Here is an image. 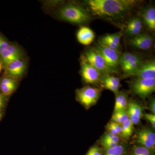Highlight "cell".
<instances>
[{
	"label": "cell",
	"mask_w": 155,
	"mask_h": 155,
	"mask_svg": "<svg viewBox=\"0 0 155 155\" xmlns=\"http://www.w3.org/2000/svg\"><path fill=\"white\" fill-rule=\"evenodd\" d=\"M140 2L137 0H85L83 4L91 15L116 22L127 17Z\"/></svg>",
	"instance_id": "cell-1"
},
{
	"label": "cell",
	"mask_w": 155,
	"mask_h": 155,
	"mask_svg": "<svg viewBox=\"0 0 155 155\" xmlns=\"http://www.w3.org/2000/svg\"><path fill=\"white\" fill-rule=\"evenodd\" d=\"M60 19L67 22L82 25L90 21L91 15L83 7L73 3L62 6L58 11Z\"/></svg>",
	"instance_id": "cell-2"
},
{
	"label": "cell",
	"mask_w": 155,
	"mask_h": 155,
	"mask_svg": "<svg viewBox=\"0 0 155 155\" xmlns=\"http://www.w3.org/2000/svg\"><path fill=\"white\" fill-rule=\"evenodd\" d=\"M143 61L139 55L125 52L120 56L119 65L124 75L130 76L133 75Z\"/></svg>",
	"instance_id": "cell-3"
},
{
	"label": "cell",
	"mask_w": 155,
	"mask_h": 155,
	"mask_svg": "<svg viewBox=\"0 0 155 155\" xmlns=\"http://www.w3.org/2000/svg\"><path fill=\"white\" fill-rule=\"evenodd\" d=\"M101 90L96 87L87 86L77 90L76 98L81 104L86 109L94 105L97 101Z\"/></svg>",
	"instance_id": "cell-4"
},
{
	"label": "cell",
	"mask_w": 155,
	"mask_h": 155,
	"mask_svg": "<svg viewBox=\"0 0 155 155\" xmlns=\"http://www.w3.org/2000/svg\"><path fill=\"white\" fill-rule=\"evenodd\" d=\"M83 59L97 69L102 75H110L113 73L108 68L104 60L94 48L88 49L81 56Z\"/></svg>",
	"instance_id": "cell-5"
},
{
	"label": "cell",
	"mask_w": 155,
	"mask_h": 155,
	"mask_svg": "<svg viewBox=\"0 0 155 155\" xmlns=\"http://www.w3.org/2000/svg\"><path fill=\"white\" fill-rule=\"evenodd\" d=\"M132 92L144 100L155 91V79H146L136 78L130 84Z\"/></svg>",
	"instance_id": "cell-6"
},
{
	"label": "cell",
	"mask_w": 155,
	"mask_h": 155,
	"mask_svg": "<svg viewBox=\"0 0 155 155\" xmlns=\"http://www.w3.org/2000/svg\"><path fill=\"white\" fill-rule=\"evenodd\" d=\"M104 60L108 68L113 73H116L118 70L120 60V52L111 49L98 44L95 48Z\"/></svg>",
	"instance_id": "cell-7"
},
{
	"label": "cell",
	"mask_w": 155,
	"mask_h": 155,
	"mask_svg": "<svg viewBox=\"0 0 155 155\" xmlns=\"http://www.w3.org/2000/svg\"><path fill=\"white\" fill-rule=\"evenodd\" d=\"M81 74L84 82L94 84L100 82L102 75L92 65L81 59Z\"/></svg>",
	"instance_id": "cell-8"
},
{
	"label": "cell",
	"mask_w": 155,
	"mask_h": 155,
	"mask_svg": "<svg viewBox=\"0 0 155 155\" xmlns=\"http://www.w3.org/2000/svg\"><path fill=\"white\" fill-rule=\"evenodd\" d=\"M23 55V51L18 46L11 43L0 54V61L3 67L12 61L22 59Z\"/></svg>",
	"instance_id": "cell-9"
},
{
	"label": "cell",
	"mask_w": 155,
	"mask_h": 155,
	"mask_svg": "<svg viewBox=\"0 0 155 155\" xmlns=\"http://www.w3.org/2000/svg\"><path fill=\"white\" fill-rule=\"evenodd\" d=\"M3 67L5 69V76L17 79L25 73L26 64L22 58L12 61Z\"/></svg>",
	"instance_id": "cell-10"
},
{
	"label": "cell",
	"mask_w": 155,
	"mask_h": 155,
	"mask_svg": "<svg viewBox=\"0 0 155 155\" xmlns=\"http://www.w3.org/2000/svg\"><path fill=\"white\" fill-rule=\"evenodd\" d=\"M135 138L136 141L140 146L154 150L155 134L149 128H143L139 130Z\"/></svg>",
	"instance_id": "cell-11"
},
{
	"label": "cell",
	"mask_w": 155,
	"mask_h": 155,
	"mask_svg": "<svg viewBox=\"0 0 155 155\" xmlns=\"http://www.w3.org/2000/svg\"><path fill=\"white\" fill-rule=\"evenodd\" d=\"M136 78L151 79L155 78L154 59L143 61L137 71L134 74Z\"/></svg>",
	"instance_id": "cell-12"
},
{
	"label": "cell",
	"mask_w": 155,
	"mask_h": 155,
	"mask_svg": "<svg viewBox=\"0 0 155 155\" xmlns=\"http://www.w3.org/2000/svg\"><path fill=\"white\" fill-rule=\"evenodd\" d=\"M129 44L134 48L142 50L149 49L153 41V37L147 34L140 33L128 40Z\"/></svg>",
	"instance_id": "cell-13"
},
{
	"label": "cell",
	"mask_w": 155,
	"mask_h": 155,
	"mask_svg": "<svg viewBox=\"0 0 155 155\" xmlns=\"http://www.w3.org/2000/svg\"><path fill=\"white\" fill-rule=\"evenodd\" d=\"M129 119L133 125L138 124L143 116V108L138 103L132 101L128 103L127 108Z\"/></svg>",
	"instance_id": "cell-14"
},
{
	"label": "cell",
	"mask_w": 155,
	"mask_h": 155,
	"mask_svg": "<svg viewBox=\"0 0 155 155\" xmlns=\"http://www.w3.org/2000/svg\"><path fill=\"white\" fill-rule=\"evenodd\" d=\"M143 22L142 19L139 17L131 18L125 26V33L132 38L141 33L143 28Z\"/></svg>",
	"instance_id": "cell-15"
},
{
	"label": "cell",
	"mask_w": 155,
	"mask_h": 155,
	"mask_svg": "<svg viewBox=\"0 0 155 155\" xmlns=\"http://www.w3.org/2000/svg\"><path fill=\"white\" fill-rule=\"evenodd\" d=\"M140 16L143 22L151 31L155 30V9L153 6H148L143 8L140 12Z\"/></svg>",
	"instance_id": "cell-16"
},
{
	"label": "cell",
	"mask_w": 155,
	"mask_h": 155,
	"mask_svg": "<svg viewBox=\"0 0 155 155\" xmlns=\"http://www.w3.org/2000/svg\"><path fill=\"white\" fill-rule=\"evenodd\" d=\"M100 82L103 87L113 91L115 94L119 92L120 82L118 78L110 75H103Z\"/></svg>",
	"instance_id": "cell-17"
},
{
	"label": "cell",
	"mask_w": 155,
	"mask_h": 155,
	"mask_svg": "<svg viewBox=\"0 0 155 155\" xmlns=\"http://www.w3.org/2000/svg\"><path fill=\"white\" fill-rule=\"evenodd\" d=\"M94 33L91 28L82 26L79 28L77 33L78 41L81 44L89 45L94 40Z\"/></svg>",
	"instance_id": "cell-18"
},
{
	"label": "cell",
	"mask_w": 155,
	"mask_h": 155,
	"mask_svg": "<svg viewBox=\"0 0 155 155\" xmlns=\"http://www.w3.org/2000/svg\"><path fill=\"white\" fill-rule=\"evenodd\" d=\"M133 124L128 119L121 125V133L120 135L125 140L128 139L133 133Z\"/></svg>",
	"instance_id": "cell-19"
},
{
	"label": "cell",
	"mask_w": 155,
	"mask_h": 155,
	"mask_svg": "<svg viewBox=\"0 0 155 155\" xmlns=\"http://www.w3.org/2000/svg\"><path fill=\"white\" fill-rule=\"evenodd\" d=\"M131 155H153V150L142 146H135L132 149Z\"/></svg>",
	"instance_id": "cell-20"
},
{
	"label": "cell",
	"mask_w": 155,
	"mask_h": 155,
	"mask_svg": "<svg viewBox=\"0 0 155 155\" xmlns=\"http://www.w3.org/2000/svg\"><path fill=\"white\" fill-rule=\"evenodd\" d=\"M125 153L124 147L118 144L116 147L105 150V155H124Z\"/></svg>",
	"instance_id": "cell-21"
},
{
	"label": "cell",
	"mask_w": 155,
	"mask_h": 155,
	"mask_svg": "<svg viewBox=\"0 0 155 155\" xmlns=\"http://www.w3.org/2000/svg\"><path fill=\"white\" fill-rule=\"evenodd\" d=\"M99 44L103 46L106 47L111 49L120 52V48L121 46L116 45L113 42L107 39L102 37L101 38L98 40Z\"/></svg>",
	"instance_id": "cell-22"
},
{
	"label": "cell",
	"mask_w": 155,
	"mask_h": 155,
	"mask_svg": "<svg viewBox=\"0 0 155 155\" xmlns=\"http://www.w3.org/2000/svg\"><path fill=\"white\" fill-rule=\"evenodd\" d=\"M17 85H9L0 84V91L1 93L5 96H8L13 93L16 89Z\"/></svg>",
	"instance_id": "cell-23"
},
{
	"label": "cell",
	"mask_w": 155,
	"mask_h": 155,
	"mask_svg": "<svg viewBox=\"0 0 155 155\" xmlns=\"http://www.w3.org/2000/svg\"><path fill=\"white\" fill-rule=\"evenodd\" d=\"M122 33L121 31L117 32V33L113 34H108L103 36L107 39L110 41L118 45L119 46H120V40L122 36Z\"/></svg>",
	"instance_id": "cell-24"
},
{
	"label": "cell",
	"mask_w": 155,
	"mask_h": 155,
	"mask_svg": "<svg viewBox=\"0 0 155 155\" xmlns=\"http://www.w3.org/2000/svg\"><path fill=\"white\" fill-rule=\"evenodd\" d=\"M11 44V43L4 35L0 33V54Z\"/></svg>",
	"instance_id": "cell-25"
},
{
	"label": "cell",
	"mask_w": 155,
	"mask_h": 155,
	"mask_svg": "<svg viewBox=\"0 0 155 155\" xmlns=\"http://www.w3.org/2000/svg\"><path fill=\"white\" fill-rule=\"evenodd\" d=\"M114 113H115L118 116L119 120V123L121 125L129 119L127 110L119 111Z\"/></svg>",
	"instance_id": "cell-26"
},
{
	"label": "cell",
	"mask_w": 155,
	"mask_h": 155,
	"mask_svg": "<svg viewBox=\"0 0 155 155\" xmlns=\"http://www.w3.org/2000/svg\"><path fill=\"white\" fill-rule=\"evenodd\" d=\"M116 95V101H115V107H114V112H116L117 111V109L122 102V100L126 96V94L123 92H118V94Z\"/></svg>",
	"instance_id": "cell-27"
},
{
	"label": "cell",
	"mask_w": 155,
	"mask_h": 155,
	"mask_svg": "<svg viewBox=\"0 0 155 155\" xmlns=\"http://www.w3.org/2000/svg\"><path fill=\"white\" fill-rule=\"evenodd\" d=\"M101 143L104 149L105 150L108 149L110 148L114 147L118 145L119 143H116L113 142L108 140L107 139L102 137L101 140Z\"/></svg>",
	"instance_id": "cell-28"
},
{
	"label": "cell",
	"mask_w": 155,
	"mask_h": 155,
	"mask_svg": "<svg viewBox=\"0 0 155 155\" xmlns=\"http://www.w3.org/2000/svg\"><path fill=\"white\" fill-rule=\"evenodd\" d=\"M103 137L107 139L110 141L117 143H119V141H120V138H119L118 136L114 135V134H112L110 132H108V133L106 134Z\"/></svg>",
	"instance_id": "cell-29"
},
{
	"label": "cell",
	"mask_w": 155,
	"mask_h": 155,
	"mask_svg": "<svg viewBox=\"0 0 155 155\" xmlns=\"http://www.w3.org/2000/svg\"><path fill=\"white\" fill-rule=\"evenodd\" d=\"M86 155H103V154L101 149L95 146L90 149Z\"/></svg>",
	"instance_id": "cell-30"
},
{
	"label": "cell",
	"mask_w": 155,
	"mask_h": 155,
	"mask_svg": "<svg viewBox=\"0 0 155 155\" xmlns=\"http://www.w3.org/2000/svg\"><path fill=\"white\" fill-rule=\"evenodd\" d=\"M146 119L150 122L152 125L153 127H155V115L153 114H145L144 115Z\"/></svg>",
	"instance_id": "cell-31"
},
{
	"label": "cell",
	"mask_w": 155,
	"mask_h": 155,
	"mask_svg": "<svg viewBox=\"0 0 155 155\" xmlns=\"http://www.w3.org/2000/svg\"><path fill=\"white\" fill-rule=\"evenodd\" d=\"M110 126L113 127V128L116 130L118 134H121V125L115 122H112L109 124Z\"/></svg>",
	"instance_id": "cell-32"
},
{
	"label": "cell",
	"mask_w": 155,
	"mask_h": 155,
	"mask_svg": "<svg viewBox=\"0 0 155 155\" xmlns=\"http://www.w3.org/2000/svg\"><path fill=\"white\" fill-rule=\"evenodd\" d=\"M149 109L151 111L152 114H155V100L154 98L152 99L151 101H150L149 105Z\"/></svg>",
	"instance_id": "cell-33"
},
{
	"label": "cell",
	"mask_w": 155,
	"mask_h": 155,
	"mask_svg": "<svg viewBox=\"0 0 155 155\" xmlns=\"http://www.w3.org/2000/svg\"><path fill=\"white\" fill-rule=\"evenodd\" d=\"M5 102V96L0 93V109L4 107Z\"/></svg>",
	"instance_id": "cell-34"
},
{
	"label": "cell",
	"mask_w": 155,
	"mask_h": 155,
	"mask_svg": "<svg viewBox=\"0 0 155 155\" xmlns=\"http://www.w3.org/2000/svg\"><path fill=\"white\" fill-rule=\"evenodd\" d=\"M107 128L108 130L110 131V133H111V134H114V135H117L118 136L119 134H118L117 133V132L114 130V128H113L112 127H111V126H110V125H109V124H108L107 125Z\"/></svg>",
	"instance_id": "cell-35"
},
{
	"label": "cell",
	"mask_w": 155,
	"mask_h": 155,
	"mask_svg": "<svg viewBox=\"0 0 155 155\" xmlns=\"http://www.w3.org/2000/svg\"><path fill=\"white\" fill-rule=\"evenodd\" d=\"M3 66L2 64V63H1V61H0V72L2 71V69Z\"/></svg>",
	"instance_id": "cell-36"
},
{
	"label": "cell",
	"mask_w": 155,
	"mask_h": 155,
	"mask_svg": "<svg viewBox=\"0 0 155 155\" xmlns=\"http://www.w3.org/2000/svg\"><path fill=\"white\" fill-rule=\"evenodd\" d=\"M2 110L0 109V120L2 119Z\"/></svg>",
	"instance_id": "cell-37"
}]
</instances>
